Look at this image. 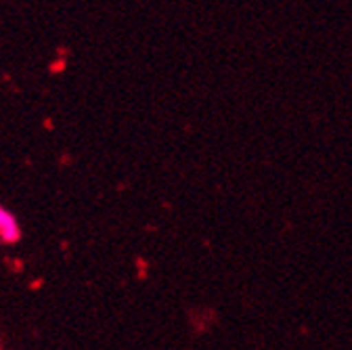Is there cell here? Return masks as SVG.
Wrapping results in <instances>:
<instances>
[{"label":"cell","mask_w":352,"mask_h":350,"mask_svg":"<svg viewBox=\"0 0 352 350\" xmlns=\"http://www.w3.org/2000/svg\"><path fill=\"white\" fill-rule=\"evenodd\" d=\"M19 237H21V231H19V223H17L15 214L0 206V239L13 243Z\"/></svg>","instance_id":"cell-1"}]
</instances>
